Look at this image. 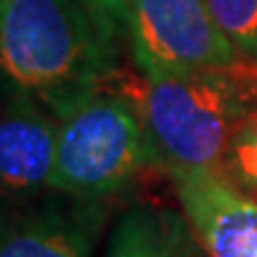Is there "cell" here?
Listing matches in <instances>:
<instances>
[{"instance_id":"cell-1","label":"cell","mask_w":257,"mask_h":257,"mask_svg":"<svg viewBox=\"0 0 257 257\" xmlns=\"http://www.w3.org/2000/svg\"><path fill=\"white\" fill-rule=\"evenodd\" d=\"M117 41L88 0H0V74L60 117L107 83Z\"/></svg>"},{"instance_id":"cell-2","label":"cell","mask_w":257,"mask_h":257,"mask_svg":"<svg viewBox=\"0 0 257 257\" xmlns=\"http://www.w3.org/2000/svg\"><path fill=\"white\" fill-rule=\"evenodd\" d=\"M126 93L155 165L169 176L221 172L231 141L257 114V62L143 76Z\"/></svg>"},{"instance_id":"cell-3","label":"cell","mask_w":257,"mask_h":257,"mask_svg":"<svg viewBox=\"0 0 257 257\" xmlns=\"http://www.w3.org/2000/svg\"><path fill=\"white\" fill-rule=\"evenodd\" d=\"M150 162L146 126L134 98L102 83L57 117L50 191L76 200H100L119 193Z\"/></svg>"},{"instance_id":"cell-4","label":"cell","mask_w":257,"mask_h":257,"mask_svg":"<svg viewBox=\"0 0 257 257\" xmlns=\"http://www.w3.org/2000/svg\"><path fill=\"white\" fill-rule=\"evenodd\" d=\"M126 36L143 76L248 60L221 34L205 0H131Z\"/></svg>"},{"instance_id":"cell-5","label":"cell","mask_w":257,"mask_h":257,"mask_svg":"<svg viewBox=\"0 0 257 257\" xmlns=\"http://www.w3.org/2000/svg\"><path fill=\"white\" fill-rule=\"evenodd\" d=\"M55 155L57 117L31 93L12 91L0 107V202L50 188Z\"/></svg>"},{"instance_id":"cell-6","label":"cell","mask_w":257,"mask_h":257,"mask_svg":"<svg viewBox=\"0 0 257 257\" xmlns=\"http://www.w3.org/2000/svg\"><path fill=\"white\" fill-rule=\"evenodd\" d=\"M184 214L210 257H257V200L221 172L172 176Z\"/></svg>"},{"instance_id":"cell-7","label":"cell","mask_w":257,"mask_h":257,"mask_svg":"<svg viewBox=\"0 0 257 257\" xmlns=\"http://www.w3.org/2000/svg\"><path fill=\"white\" fill-rule=\"evenodd\" d=\"M93 219L62 207L0 214V257H91Z\"/></svg>"},{"instance_id":"cell-8","label":"cell","mask_w":257,"mask_h":257,"mask_svg":"<svg viewBox=\"0 0 257 257\" xmlns=\"http://www.w3.org/2000/svg\"><path fill=\"white\" fill-rule=\"evenodd\" d=\"M200 250L186 214L141 202L117 219L105 257H200Z\"/></svg>"},{"instance_id":"cell-9","label":"cell","mask_w":257,"mask_h":257,"mask_svg":"<svg viewBox=\"0 0 257 257\" xmlns=\"http://www.w3.org/2000/svg\"><path fill=\"white\" fill-rule=\"evenodd\" d=\"M221 34L243 57L257 62V0H205Z\"/></svg>"},{"instance_id":"cell-10","label":"cell","mask_w":257,"mask_h":257,"mask_svg":"<svg viewBox=\"0 0 257 257\" xmlns=\"http://www.w3.org/2000/svg\"><path fill=\"white\" fill-rule=\"evenodd\" d=\"M221 174L245 195L257 200V114L231 141Z\"/></svg>"},{"instance_id":"cell-11","label":"cell","mask_w":257,"mask_h":257,"mask_svg":"<svg viewBox=\"0 0 257 257\" xmlns=\"http://www.w3.org/2000/svg\"><path fill=\"white\" fill-rule=\"evenodd\" d=\"M91 8L100 15V19L117 34H128V22H131V0H88Z\"/></svg>"},{"instance_id":"cell-12","label":"cell","mask_w":257,"mask_h":257,"mask_svg":"<svg viewBox=\"0 0 257 257\" xmlns=\"http://www.w3.org/2000/svg\"><path fill=\"white\" fill-rule=\"evenodd\" d=\"M0 83H3V74H0Z\"/></svg>"}]
</instances>
